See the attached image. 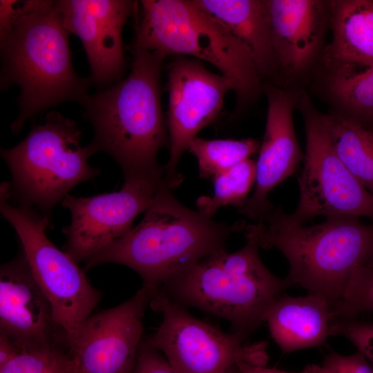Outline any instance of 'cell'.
<instances>
[{
  "label": "cell",
  "mask_w": 373,
  "mask_h": 373,
  "mask_svg": "<svg viewBox=\"0 0 373 373\" xmlns=\"http://www.w3.org/2000/svg\"><path fill=\"white\" fill-rule=\"evenodd\" d=\"M256 162L248 158L214 176L213 193L197 200L198 211L212 218L224 206H242L256 183Z\"/></svg>",
  "instance_id": "cell-23"
},
{
  "label": "cell",
  "mask_w": 373,
  "mask_h": 373,
  "mask_svg": "<svg viewBox=\"0 0 373 373\" xmlns=\"http://www.w3.org/2000/svg\"><path fill=\"white\" fill-rule=\"evenodd\" d=\"M165 186L172 189L166 179L130 177L124 178L118 191L90 197L68 194L61 202L71 213L70 224L63 229L64 251L77 262H84L124 236L132 229L135 218L147 211Z\"/></svg>",
  "instance_id": "cell-11"
},
{
  "label": "cell",
  "mask_w": 373,
  "mask_h": 373,
  "mask_svg": "<svg viewBox=\"0 0 373 373\" xmlns=\"http://www.w3.org/2000/svg\"><path fill=\"white\" fill-rule=\"evenodd\" d=\"M0 30L1 90L19 88V112L10 125L19 133L25 123L46 109L68 102L82 106L90 94L89 77L74 70L65 27L56 1L15 0Z\"/></svg>",
  "instance_id": "cell-1"
},
{
  "label": "cell",
  "mask_w": 373,
  "mask_h": 373,
  "mask_svg": "<svg viewBox=\"0 0 373 373\" xmlns=\"http://www.w3.org/2000/svg\"><path fill=\"white\" fill-rule=\"evenodd\" d=\"M246 50L260 77L278 66L266 0H193Z\"/></svg>",
  "instance_id": "cell-20"
},
{
  "label": "cell",
  "mask_w": 373,
  "mask_h": 373,
  "mask_svg": "<svg viewBox=\"0 0 373 373\" xmlns=\"http://www.w3.org/2000/svg\"><path fill=\"white\" fill-rule=\"evenodd\" d=\"M368 126H371L372 128H373V123H372V124H370V125H368Z\"/></svg>",
  "instance_id": "cell-33"
},
{
  "label": "cell",
  "mask_w": 373,
  "mask_h": 373,
  "mask_svg": "<svg viewBox=\"0 0 373 373\" xmlns=\"http://www.w3.org/2000/svg\"><path fill=\"white\" fill-rule=\"evenodd\" d=\"M373 312V253L352 274L341 299L332 307L334 320L355 319Z\"/></svg>",
  "instance_id": "cell-26"
},
{
  "label": "cell",
  "mask_w": 373,
  "mask_h": 373,
  "mask_svg": "<svg viewBox=\"0 0 373 373\" xmlns=\"http://www.w3.org/2000/svg\"><path fill=\"white\" fill-rule=\"evenodd\" d=\"M265 321L284 353L319 347L331 336L332 306L318 294L293 297L284 294L270 308Z\"/></svg>",
  "instance_id": "cell-19"
},
{
  "label": "cell",
  "mask_w": 373,
  "mask_h": 373,
  "mask_svg": "<svg viewBox=\"0 0 373 373\" xmlns=\"http://www.w3.org/2000/svg\"><path fill=\"white\" fill-rule=\"evenodd\" d=\"M237 365L240 373H328L325 367L317 364L307 365L298 372H287L275 368H267L265 366L251 365L245 362H240Z\"/></svg>",
  "instance_id": "cell-30"
},
{
  "label": "cell",
  "mask_w": 373,
  "mask_h": 373,
  "mask_svg": "<svg viewBox=\"0 0 373 373\" xmlns=\"http://www.w3.org/2000/svg\"><path fill=\"white\" fill-rule=\"evenodd\" d=\"M9 183L1 184V213L15 230L32 275L50 303L55 321L69 344L92 314L102 293L90 284L78 262L47 237L48 218L35 209L8 202Z\"/></svg>",
  "instance_id": "cell-8"
},
{
  "label": "cell",
  "mask_w": 373,
  "mask_h": 373,
  "mask_svg": "<svg viewBox=\"0 0 373 373\" xmlns=\"http://www.w3.org/2000/svg\"><path fill=\"white\" fill-rule=\"evenodd\" d=\"M260 220V247H275L285 257L291 287L321 295L332 307L352 274L373 253V222L364 224L358 217H329L318 224L299 225L285 220L283 210L274 207Z\"/></svg>",
  "instance_id": "cell-5"
},
{
  "label": "cell",
  "mask_w": 373,
  "mask_h": 373,
  "mask_svg": "<svg viewBox=\"0 0 373 373\" xmlns=\"http://www.w3.org/2000/svg\"><path fill=\"white\" fill-rule=\"evenodd\" d=\"M245 221L219 222L184 206L162 187L142 220L124 236L86 259L85 269L114 263L130 267L153 290L164 286L203 259L227 250Z\"/></svg>",
  "instance_id": "cell-3"
},
{
  "label": "cell",
  "mask_w": 373,
  "mask_h": 373,
  "mask_svg": "<svg viewBox=\"0 0 373 373\" xmlns=\"http://www.w3.org/2000/svg\"><path fill=\"white\" fill-rule=\"evenodd\" d=\"M321 365L328 373H373V365L359 352L345 356L329 350Z\"/></svg>",
  "instance_id": "cell-28"
},
{
  "label": "cell",
  "mask_w": 373,
  "mask_h": 373,
  "mask_svg": "<svg viewBox=\"0 0 373 373\" xmlns=\"http://www.w3.org/2000/svg\"><path fill=\"white\" fill-rule=\"evenodd\" d=\"M331 336H341L348 339L373 365V322L334 320L331 327Z\"/></svg>",
  "instance_id": "cell-27"
},
{
  "label": "cell",
  "mask_w": 373,
  "mask_h": 373,
  "mask_svg": "<svg viewBox=\"0 0 373 373\" xmlns=\"http://www.w3.org/2000/svg\"><path fill=\"white\" fill-rule=\"evenodd\" d=\"M329 89L343 106V115L367 125L373 123V67L347 76L330 77Z\"/></svg>",
  "instance_id": "cell-24"
},
{
  "label": "cell",
  "mask_w": 373,
  "mask_h": 373,
  "mask_svg": "<svg viewBox=\"0 0 373 373\" xmlns=\"http://www.w3.org/2000/svg\"><path fill=\"white\" fill-rule=\"evenodd\" d=\"M153 291L142 285L127 300L85 321L68 344L72 373H133Z\"/></svg>",
  "instance_id": "cell-13"
},
{
  "label": "cell",
  "mask_w": 373,
  "mask_h": 373,
  "mask_svg": "<svg viewBox=\"0 0 373 373\" xmlns=\"http://www.w3.org/2000/svg\"><path fill=\"white\" fill-rule=\"evenodd\" d=\"M0 334L20 348L68 347L22 250L0 267Z\"/></svg>",
  "instance_id": "cell-15"
},
{
  "label": "cell",
  "mask_w": 373,
  "mask_h": 373,
  "mask_svg": "<svg viewBox=\"0 0 373 373\" xmlns=\"http://www.w3.org/2000/svg\"><path fill=\"white\" fill-rule=\"evenodd\" d=\"M131 69L123 79L90 95L84 116L93 129L89 143L121 167L124 176L166 178L157 162L160 149L169 142L160 94L166 56L131 46Z\"/></svg>",
  "instance_id": "cell-2"
},
{
  "label": "cell",
  "mask_w": 373,
  "mask_h": 373,
  "mask_svg": "<svg viewBox=\"0 0 373 373\" xmlns=\"http://www.w3.org/2000/svg\"><path fill=\"white\" fill-rule=\"evenodd\" d=\"M260 142L253 138L242 140H205L196 137L188 150L196 157L199 175L213 178L258 151Z\"/></svg>",
  "instance_id": "cell-22"
},
{
  "label": "cell",
  "mask_w": 373,
  "mask_h": 373,
  "mask_svg": "<svg viewBox=\"0 0 373 373\" xmlns=\"http://www.w3.org/2000/svg\"><path fill=\"white\" fill-rule=\"evenodd\" d=\"M221 373H240V371L238 365H236L227 368Z\"/></svg>",
  "instance_id": "cell-32"
},
{
  "label": "cell",
  "mask_w": 373,
  "mask_h": 373,
  "mask_svg": "<svg viewBox=\"0 0 373 373\" xmlns=\"http://www.w3.org/2000/svg\"><path fill=\"white\" fill-rule=\"evenodd\" d=\"M82 137L74 120L52 111L20 143L1 149L11 173L10 199L15 205L35 209L50 220L55 206L73 188L100 174L89 165L95 152L89 144L81 145Z\"/></svg>",
  "instance_id": "cell-7"
},
{
  "label": "cell",
  "mask_w": 373,
  "mask_h": 373,
  "mask_svg": "<svg viewBox=\"0 0 373 373\" xmlns=\"http://www.w3.org/2000/svg\"><path fill=\"white\" fill-rule=\"evenodd\" d=\"M149 306L162 321L147 338L178 373H221L240 362L265 366L268 361L267 342L248 344L193 317L161 288L153 291Z\"/></svg>",
  "instance_id": "cell-10"
},
{
  "label": "cell",
  "mask_w": 373,
  "mask_h": 373,
  "mask_svg": "<svg viewBox=\"0 0 373 373\" xmlns=\"http://www.w3.org/2000/svg\"><path fill=\"white\" fill-rule=\"evenodd\" d=\"M167 88L169 157L164 168L174 189L183 181L178 171L181 156L198 133L218 117L224 97L234 91V85L228 77L209 70L200 60L180 55L169 66Z\"/></svg>",
  "instance_id": "cell-12"
},
{
  "label": "cell",
  "mask_w": 373,
  "mask_h": 373,
  "mask_svg": "<svg viewBox=\"0 0 373 373\" xmlns=\"http://www.w3.org/2000/svg\"><path fill=\"white\" fill-rule=\"evenodd\" d=\"M68 347H19L17 354L0 366V373H72Z\"/></svg>",
  "instance_id": "cell-25"
},
{
  "label": "cell",
  "mask_w": 373,
  "mask_h": 373,
  "mask_svg": "<svg viewBox=\"0 0 373 373\" xmlns=\"http://www.w3.org/2000/svg\"><path fill=\"white\" fill-rule=\"evenodd\" d=\"M136 3L129 0L56 1L65 27L82 43L89 79L99 89L122 79L126 65L122 31Z\"/></svg>",
  "instance_id": "cell-14"
},
{
  "label": "cell",
  "mask_w": 373,
  "mask_h": 373,
  "mask_svg": "<svg viewBox=\"0 0 373 373\" xmlns=\"http://www.w3.org/2000/svg\"><path fill=\"white\" fill-rule=\"evenodd\" d=\"M19 347L6 336L0 334V366H2L18 352Z\"/></svg>",
  "instance_id": "cell-31"
},
{
  "label": "cell",
  "mask_w": 373,
  "mask_h": 373,
  "mask_svg": "<svg viewBox=\"0 0 373 373\" xmlns=\"http://www.w3.org/2000/svg\"><path fill=\"white\" fill-rule=\"evenodd\" d=\"M296 108L305 124L306 151L298 178L299 199L287 222L303 225L317 216L367 217L373 221V195L356 179L337 155L329 137L325 114L307 95Z\"/></svg>",
  "instance_id": "cell-9"
},
{
  "label": "cell",
  "mask_w": 373,
  "mask_h": 373,
  "mask_svg": "<svg viewBox=\"0 0 373 373\" xmlns=\"http://www.w3.org/2000/svg\"><path fill=\"white\" fill-rule=\"evenodd\" d=\"M267 115L256 162L255 191L238 211L256 222L273 207L271 191L293 175L303 161L294 125L293 111L300 94L291 90L265 88Z\"/></svg>",
  "instance_id": "cell-16"
},
{
  "label": "cell",
  "mask_w": 373,
  "mask_h": 373,
  "mask_svg": "<svg viewBox=\"0 0 373 373\" xmlns=\"http://www.w3.org/2000/svg\"><path fill=\"white\" fill-rule=\"evenodd\" d=\"M262 221L246 226L239 250L211 255L160 287L178 305L227 321L231 332L247 339L265 321L274 303L291 287L273 274L260 256Z\"/></svg>",
  "instance_id": "cell-4"
},
{
  "label": "cell",
  "mask_w": 373,
  "mask_h": 373,
  "mask_svg": "<svg viewBox=\"0 0 373 373\" xmlns=\"http://www.w3.org/2000/svg\"><path fill=\"white\" fill-rule=\"evenodd\" d=\"M133 373H178L166 357L144 338Z\"/></svg>",
  "instance_id": "cell-29"
},
{
  "label": "cell",
  "mask_w": 373,
  "mask_h": 373,
  "mask_svg": "<svg viewBox=\"0 0 373 373\" xmlns=\"http://www.w3.org/2000/svg\"><path fill=\"white\" fill-rule=\"evenodd\" d=\"M278 66L290 74L307 69L316 59L329 19L328 1L266 0Z\"/></svg>",
  "instance_id": "cell-17"
},
{
  "label": "cell",
  "mask_w": 373,
  "mask_h": 373,
  "mask_svg": "<svg viewBox=\"0 0 373 373\" xmlns=\"http://www.w3.org/2000/svg\"><path fill=\"white\" fill-rule=\"evenodd\" d=\"M140 4L142 16L132 46L212 64L233 82L238 107L256 97L261 77L249 54L193 0H142Z\"/></svg>",
  "instance_id": "cell-6"
},
{
  "label": "cell",
  "mask_w": 373,
  "mask_h": 373,
  "mask_svg": "<svg viewBox=\"0 0 373 373\" xmlns=\"http://www.w3.org/2000/svg\"><path fill=\"white\" fill-rule=\"evenodd\" d=\"M325 120L337 155L373 195V128L343 114L325 115Z\"/></svg>",
  "instance_id": "cell-21"
},
{
  "label": "cell",
  "mask_w": 373,
  "mask_h": 373,
  "mask_svg": "<svg viewBox=\"0 0 373 373\" xmlns=\"http://www.w3.org/2000/svg\"><path fill=\"white\" fill-rule=\"evenodd\" d=\"M333 36L323 55L330 77L373 67V1H328Z\"/></svg>",
  "instance_id": "cell-18"
}]
</instances>
